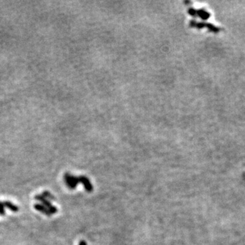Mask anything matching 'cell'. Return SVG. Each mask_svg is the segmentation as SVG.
Here are the masks:
<instances>
[{
	"label": "cell",
	"mask_w": 245,
	"mask_h": 245,
	"mask_svg": "<svg viewBox=\"0 0 245 245\" xmlns=\"http://www.w3.org/2000/svg\"><path fill=\"white\" fill-rule=\"evenodd\" d=\"M35 199L37 201L41 202V204H42L44 206H45L46 208H48V210L50 211V213H51V215H52V214H55L57 212V208L50 203V200L45 198L42 195H36L35 196Z\"/></svg>",
	"instance_id": "cell-1"
},
{
	"label": "cell",
	"mask_w": 245,
	"mask_h": 245,
	"mask_svg": "<svg viewBox=\"0 0 245 245\" xmlns=\"http://www.w3.org/2000/svg\"><path fill=\"white\" fill-rule=\"evenodd\" d=\"M64 181L65 183L67 185V187H68L69 189H75L76 187H77L78 184L80 183L79 177L72 176L69 173L65 174Z\"/></svg>",
	"instance_id": "cell-2"
},
{
	"label": "cell",
	"mask_w": 245,
	"mask_h": 245,
	"mask_svg": "<svg viewBox=\"0 0 245 245\" xmlns=\"http://www.w3.org/2000/svg\"><path fill=\"white\" fill-rule=\"evenodd\" d=\"M79 177L80 180V183H81L82 184L84 185V187L85 189H86L87 191L91 192L93 187L91 183L88 178L85 177V176H80Z\"/></svg>",
	"instance_id": "cell-3"
},
{
	"label": "cell",
	"mask_w": 245,
	"mask_h": 245,
	"mask_svg": "<svg viewBox=\"0 0 245 245\" xmlns=\"http://www.w3.org/2000/svg\"><path fill=\"white\" fill-rule=\"evenodd\" d=\"M34 208H35V209L36 210H38V211L42 212V214H44L46 216H51V213H50V211L48 210V208H46V207L44 206L42 204H36L34 205Z\"/></svg>",
	"instance_id": "cell-4"
},
{
	"label": "cell",
	"mask_w": 245,
	"mask_h": 245,
	"mask_svg": "<svg viewBox=\"0 0 245 245\" xmlns=\"http://www.w3.org/2000/svg\"><path fill=\"white\" fill-rule=\"evenodd\" d=\"M197 15L201 19L205 21V20L209 19L210 14L206 10H205L204 9H199V10H197Z\"/></svg>",
	"instance_id": "cell-5"
},
{
	"label": "cell",
	"mask_w": 245,
	"mask_h": 245,
	"mask_svg": "<svg viewBox=\"0 0 245 245\" xmlns=\"http://www.w3.org/2000/svg\"><path fill=\"white\" fill-rule=\"evenodd\" d=\"M3 205H4L5 208H8L9 210H12V212H16L19 211V207L16 206L15 204H14L13 203H12L10 201H3Z\"/></svg>",
	"instance_id": "cell-6"
},
{
	"label": "cell",
	"mask_w": 245,
	"mask_h": 245,
	"mask_svg": "<svg viewBox=\"0 0 245 245\" xmlns=\"http://www.w3.org/2000/svg\"><path fill=\"white\" fill-rule=\"evenodd\" d=\"M206 28L208 29L209 32H213L215 33V34L219 33V31H220L219 27H216L215 25H212L211 23H206Z\"/></svg>",
	"instance_id": "cell-7"
},
{
	"label": "cell",
	"mask_w": 245,
	"mask_h": 245,
	"mask_svg": "<svg viewBox=\"0 0 245 245\" xmlns=\"http://www.w3.org/2000/svg\"><path fill=\"white\" fill-rule=\"evenodd\" d=\"M44 197H45V198H46L47 199H48V200H54V199H55L54 198V197L53 195H52L51 193H50V192L48 191H44L43 192L42 194Z\"/></svg>",
	"instance_id": "cell-8"
},
{
	"label": "cell",
	"mask_w": 245,
	"mask_h": 245,
	"mask_svg": "<svg viewBox=\"0 0 245 245\" xmlns=\"http://www.w3.org/2000/svg\"><path fill=\"white\" fill-rule=\"evenodd\" d=\"M5 214V206L4 205H3V203L0 201V215H4Z\"/></svg>",
	"instance_id": "cell-9"
},
{
	"label": "cell",
	"mask_w": 245,
	"mask_h": 245,
	"mask_svg": "<svg viewBox=\"0 0 245 245\" xmlns=\"http://www.w3.org/2000/svg\"><path fill=\"white\" fill-rule=\"evenodd\" d=\"M188 12H189V14L191 16H194V17L197 16V10H195V9H194V8H189V9Z\"/></svg>",
	"instance_id": "cell-10"
},
{
	"label": "cell",
	"mask_w": 245,
	"mask_h": 245,
	"mask_svg": "<svg viewBox=\"0 0 245 245\" xmlns=\"http://www.w3.org/2000/svg\"><path fill=\"white\" fill-rule=\"evenodd\" d=\"M79 245H87V242L85 240H81L79 243Z\"/></svg>",
	"instance_id": "cell-11"
}]
</instances>
